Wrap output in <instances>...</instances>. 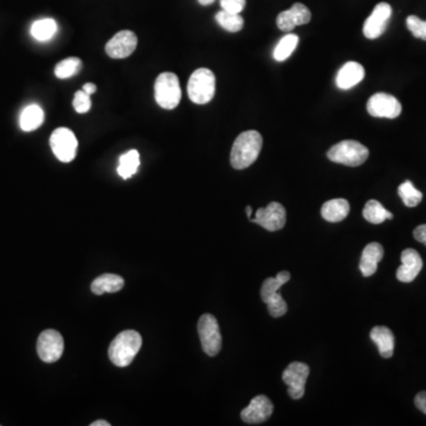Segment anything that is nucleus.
Wrapping results in <instances>:
<instances>
[{
    "mask_svg": "<svg viewBox=\"0 0 426 426\" xmlns=\"http://www.w3.org/2000/svg\"><path fill=\"white\" fill-rule=\"evenodd\" d=\"M372 341L377 345L379 353L380 355L388 359L395 352V336L390 331V328L384 327V326H377L371 331Z\"/></svg>",
    "mask_w": 426,
    "mask_h": 426,
    "instance_id": "19",
    "label": "nucleus"
},
{
    "mask_svg": "<svg viewBox=\"0 0 426 426\" xmlns=\"http://www.w3.org/2000/svg\"><path fill=\"white\" fill-rule=\"evenodd\" d=\"M413 237L416 241L426 245V224L419 225L413 231Z\"/></svg>",
    "mask_w": 426,
    "mask_h": 426,
    "instance_id": "34",
    "label": "nucleus"
},
{
    "mask_svg": "<svg viewBox=\"0 0 426 426\" xmlns=\"http://www.w3.org/2000/svg\"><path fill=\"white\" fill-rule=\"evenodd\" d=\"M64 340L59 331L47 329L40 333L37 341V353L40 360L47 363H56L63 355Z\"/></svg>",
    "mask_w": 426,
    "mask_h": 426,
    "instance_id": "8",
    "label": "nucleus"
},
{
    "mask_svg": "<svg viewBox=\"0 0 426 426\" xmlns=\"http://www.w3.org/2000/svg\"><path fill=\"white\" fill-rule=\"evenodd\" d=\"M423 269L422 257L414 248H407L402 253V265L397 270V278L404 283L416 280Z\"/></svg>",
    "mask_w": 426,
    "mask_h": 426,
    "instance_id": "16",
    "label": "nucleus"
},
{
    "mask_svg": "<svg viewBox=\"0 0 426 426\" xmlns=\"http://www.w3.org/2000/svg\"><path fill=\"white\" fill-rule=\"evenodd\" d=\"M407 25L416 38L426 40V20H422L417 16H410L407 17Z\"/></svg>",
    "mask_w": 426,
    "mask_h": 426,
    "instance_id": "31",
    "label": "nucleus"
},
{
    "mask_svg": "<svg viewBox=\"0 0 426 426\" xmlns=\"http://www.w3.org/2000/svg\"><path fill=\"white\" fill-rule=\"evenodd\" d=\"M44 123V111L40 106L31 104L28 106L20 115V128L24 132H33L40 128Z\"/></svg>",
    "mask_w": 426,
    "mask_h": 426,
    "instance_id": "22",
    "label": "nucleus"
},
{
    "mask_svg": "<svg viewBox=\"0 0 426 426\" xmlns=\"http://www.w3.org/2000/svg\"><path fill=\"white\" fill-rule=\"evenodd\" d=\"M72 106L79 114H86L90 111L91 100L90 95L86 94L83 90H79L74 96Z\"/></svg>",
    "mask_w": 426,
    "mask_h": 426,
    "instance_id": "32",
    "label": "nucleus"
},
{
    "mask_svg": "<svg viewBox=\"0 0 426 426\" xmlns=\"http://www.w3.org/2000/svg\"><path fill=\"white\" fill-rule=\"evenodd\" d=\"M77 146H79L77 139L70 129L61 127L52 132L50 147L59 161H72L76 158Z\"/></svg>",
    "mask_w": 426,
    "mask_h": 426,
    "instance_id": "7",
    "label": "nucleus"
},
{
    "mask_svg": "<svg viewBox=\"0 0 426 426\" xmlns=\"http://www.w3.org/2000/svg\"><path fill=\"white\" fill-rule=\"evenodd\" d=\"M214 1H216V0H198V3L203 5V6H209V5L213 4Z\"/></svg>",
    "mask_w": 426,
    "mask_h": 426,
    "instance_id": "38",
    "label": "nucleus"
},
{
    "mask_svg": "<svg viewBox=\"0 0 426 426\" xmlns=\"http://www.w3.org/2000/svg\"><path fill=\"white\" fill-rule=\"evenodd\" d=\"M216 20L221 25V28L229 32L241 31L244 26V19L238 13H231V12L221 11L216 15Z\"/></svg>",
    "mask_w": 426,
    "mask_h": 426,
    "instance_id": "28",
    "label": "nucleus"
},
{
    "mask_svg": "<svg viewBox=\"0 0 426 426\" xmlns=\"http://www.w3.org/2000/svg\"><path fill=\"white\" fill-rule=\"evenodd\" d=\"M139 166H140V154L138 150H129L120 157V164L118 167V175L127 180L138 172Z\"/></svg>",
    "mask_w": 426,
    "mask_h": 426,
    "instance_id": "23",
    "label": "nucleus"
},
{
    "mask_svg": "<svg viewBox=\"0 0 426 426\" xmlns=\"http://www.w3.org/2000/svg\"><path fill=\"white\" fill-rule=\"evenodd\" d=\"M90 426H111V423L100 419V420H96V422L91 423Z\"/></svg>",
    "mask_w": 426,
    "mask_h": 426,
    "instance_id": "37",
    "label": "nucleus"
},
{
    "mask_svg": "<svg viewBox=\"0 0 426 426\" xmlns=\"http://www.w3.org/2000/svg\"><path fill=\"white\" fill-rule=\"evenodd\" d=\"M289 280H290V272L285 271V270L278 272L276 277H268L262 284V289H260L262 301L265 302L270 296L280 292L281 287L287 283Z\"/></svg>",
    "mask_w": 426,
    "mask_h": 426,
    "instance_id": "25",
    "label": "nucleus"
},
{
    "mask_svg": "<svg viewBox=\"0 0 426 426\" xmlns=\"http://www.w3.org/2000/svg\"><path fill=\"white\" fill-rule=\"evenodd\" d=\"M368 155L370 150H367V147L354 140L339 142L331 147L327 153L328 159L331 161L351 167L363 165L368 159Z\"/></svg>",
    "mask_w": 426,
    "mask_h": 426,
    "instance_id": "5",
    "label": "nucleus"
},
{
    "mask_svg": "<svg viewBox=\"0 0 426 426\" xmlns=\"http://www.w3.org/2000/svg\"><path fill=\"white\" fill-rule=\"evenodd\" d=\"M246 214H248V219H251V216H253V207L251 206H246Z\"/></svg>",
    "mask_w": 426,
    "mask_h": 426,
    "instance_id": "39",
    "label": "nucleus"
},
{
    "mask_svg": "<svg viewBox=\"0 0 426 426\" xmlns=\"http://www.w3.org/2000/svg\"><path fill=\"white\" fill-rule=\"evenodd\" d=\"M414 404L419 410L422 411L423 413L426 414V392H419L418 395L414 398Z\"/></svg>",
    "mask_w": 426,
    "mask_h": 426,
    "instance_id": "35",
    "label": "nucleus"
},
{
    "mask_svg": "<svg viewBox=\"0 0 426 426\" xmlns=\"http://www.w3.org/2000/svg\"><path fill=\"white\" fill-rule=\"evenodd\" d=\"M365 77V69L358 62H347L336 75V86L340 89L347 90L356 86Z\"/></svg>",
    "mask_w": 426,
    "mask_h": 426,
    "instance_id": "17",
    "label": "nucleus"
},
{
    "mask_svg": "<svg viewBox=\"0 0 426 426\" xmlns=\"http://www.w3.org/2000/svg\"><path fill=\"white\" fill-rule=\"evenodd\" d=\"M363 216L367 221L372 224H381L387 219H392L393 214L387 211L378 200H368L363 207Z\"/></svg>",
    "mask_w": 426,
    "mask_h": 426,
    "instance_id": "24",
    "label": "nucleus"
},
{
    "mask_svg": "<svg viewBox=\"0 0 426 426\" xmlns=\"http://www.w3.org/2000/svg\"><path fill=\"white\" fill-rule=\"evenodd\" d=\"M392 16V8L387 3H379L363 24V36L368 40H377L386 31Z\"/></svg>",
    "mask_w": 426,
    "mask_h": 426,
    "instance_id": "12",
    "label": "nucleus"
},
{
    "mask_svg": "<svg viewBox=\"0 0 426 426\" xmlns=\"http://www.w3.org/2000/svg\"><path fill=\"white\" fill-rule=\"evenodd\" d=\"M198 334L201 347L209 356H216L221 349V334L219 324L214 316L204 314L198 321Z\"/></svg>",
    "mask_w": 426,
    "mask_h": 426,
    "instance_id": "6",
    "label": "nucleus"
},
{
    "mask_svg": "<svg viewBox=\"0 0 426 426\" xmlns=\"http://www.w3.org/2000/svg\"><path fill=\"white\" fill-rule=\"evenodd\" d=\"M384 248L383 245L379 243H370L363 248V256L360 260V271L363 276L370 277L374 275L378 270V263L383 260Z\"/></svg>",
    "mask_w": 426,
    "mask_h": 426,
    "instance_id": "18",
    "label": "nucleus"
},
{
    "mask_svg": "<svg viewBox=\"0 0 426 426\" xmlns=\"http://www.w3.org/2000/svg\"><path fill=\"white\" fill-rule=\"evenodd\" d=\"M263 146V138L256 130H246L233 142L230 162L235 170H245L256 161Z\"/></svg>",
    "mask_w": 426,
    "mask_h": 426,
    "instance_id": "1",
    "label": "nucleus"
},
{
    "mask_svg": "<svg viewBox=\"0 0 426 426\" xmlns=\"http://www.w3.org/2000/svg\"><path fill=\"white\" fill-rule=\"evenodd\" d=\"M57 32V23L52 18L40 19L32 24L31 35L40 42H47L52 40Z\"/></svg>",
    "mask_w": 426,
    "mask_h": 426,
    "instance_id": "26",
    "label": "nucleus"
},
{
    "mask_svg": "<svg viewBox=\"0 0 426 426\" xmlns=\"http://www.w3.org/2000/svg\"><path fill=\"white\" fill-rule=\"evenodd\" d=\"M155 101L159 106L172 111L182 101V88L178 76L173 72H162L154 84Z\"/></svg>",
    "mask_w": 426,
    "mask_h": 426,
    "instance_id": "4",
    "label": "nucleus"
},
{
    "mask_svg": "<svg viewBox=\"0 0 426 426\" xmlns=\"http://www.w3.org/2000/svg\"><path fill=\"white\" fill-rule=\"evenodd\" d=\"M216 93V77L210 69L200 68L194 71L189 77L187 94L196 104H206L211 102Z\"/></svg>",
    "mask_w": 426,
    "mask_h": 426,
    "instance_id": "3",
    "label": "nucleus"
},
{
    "mask_svg": "<svg viewBox=\"0 0 426 426\" xmlns=\"http://www.w3.org/2000/svg\"><path fill=\"white\" fill-rule=\"evenodd\" d=\"M398 194L407 207H416L423 199L422 192L416 189L410 180H407L402 182V185H399Z\"/></svg>",
    "mask_w": 426,
    "mask_h": 426,
    "instance_id": "29",
    "label": "nucleus"
},
{
    "mask_svg": "<svg viewBox=\"0 0 426 426\" xmlns=\"http://www.w3.org/2000/svg\"><path fill=\"white\" fill-rule=\"evenodd\" d=\"M367 111L373 118H395L402 114V104L392 95L377 93L368 100Z\"/></svg>",
    "mask_w": 426,
    "mask_h": 426,
    "instance_id": "11",
    "label": "nucleus"
},
{
    "mask_svg": "<svg viewBox=\"0 0 426 426\" xmlns=\"http://www.w3.org/2000/svg\"><path fill=\"white\" fill-rule=\"evenodd\" d=\"M274 412V405L271 400L267 395H256L242 411L241 417L243 422L246 424H260L270 418Z\"/></svg>",
    "mask_w": 426,
    "mask_h": 426,
    "instance_id": "14",
    "label": "nucleus"
},
{
    "mask_svg": "<svg viewBox=\"0 0 426 426\" xmlns=\"http://www.w3.org/2000/svg\"><path fill=\"white\" fill-rule=\"evenodd\" d=\"M349 211H351L349 203L346 199L339 198L326 201L321 209V216L324 221L329 223H339L347 217Z\"/></svg>",
    "mask_w": 426,
    "mask_h": 426,
    "instance_id": "20",
    "label": "nucleus"
},
{
    "mask_svg": "<svg viewBox=\"0 0 426 426\" xmlns=\"http://www.w3.org/2000/svg\"><path fill=\"white\" fill-rule=\"evenodd\" d=\"M312 19V13L306 5L296 3L287 11L281 12L277 16V26L281 31H292L296 26L306 25Z\"/></svg>",
    "mask_w": 426,
    "mask_h": 426,
    "instance_id": "15",
    "label": "nucleus"
},
{
    "mask_svg": "<svg viewBox=\"0 0 426 426\" xmlns=\"http://www.w3.org/2000/svg\"><path fill=\"white\" fill-rule=\"evenodd\" d=\"M125 280L115 274H104L95 278L91 283V292L95 295H103L104 292H118L123 288Z\"/></svg>",
    "mask_w": 426,
    "mask_h": 426,
    "instance_id": "21",
    "label": "nucleus"
},
{
    "mask_svg": "<svg viewBox=\"0 0 426 426\" xmlns=\"http://www.w3.org/2000/svg\"><path fill=\"white\" fill-rule=\"evenodd\" d=\"M309 367L303 363H292L289 365L283 373L282 379L284 384L288 385V395L290 398H303L304 390H306V383H307L308 375H309Z\"/></svg>",
    "mask_w": 426,
    "mask_h": 426,
    "instance_id": "9",
    "label": "nucleus"
},
{
    "mask_svg": "<svg viewBox=\"0 0 426 426\" xmlns=\"http://www.w3.org/2000/svg\"><path fill=\"white\" fill-rule=\"evenodd\" d=\"M81 68H82V62L77 57L63 59L55 67L56 77H58L59 79H69L79 74Z\"/></svg>",
    "mask_w": 426,
    "mask_h": 426,
    "instance_id": "30",
    "label": "nucleus"
},
{
    "mask_svg": "<svg viewBox=\"0 0 426 426\" xmlns=\"http://www.w3.org/2000/svg\"><path fill=\"white\" fill-rule=\"evenodd\" d=\"M138 45V37L129 30L118 31L106 44V55L114 59L127 58L135 52Z\"/></svg>",
    "mask_w": 426,
    "mask_h": 426,
    "instance_id": "13",
    "label": "nucleus"
},
{
    "mask_svg": "<svg viewBox=\"0 0 426 426\" xmlns=\"http://www.w3.org/2000/svg\"><path fill=\"white\" fill-rule=\"evenodd\" d=\"M250 221L262 226L270 232L283 229L287 221V212L284 206L277 201H272L267 207L257 210L256 216Z\"/></svg>",
    "mask_w": 426,
    "mask_h": 426,
    "instance_id": "10",
    "label": "nucleus"
},
{
    "mask_svg": "<svg viewBox=\"0 0 426 426\" xmlns=\"http://www.w3.org/2000/svg\"><path fill=\"white\" fill-rule=\"evenodd\" d=\"M246 5V0H221V6L224 11L241 13Z\"/></svg>",
    "mask_w": 426,
    "mask_h": 426,
    "instance_id": "33",
    "label": "nucleus"
},
{
    "mask_svg": "<svg viewBox=\"0 0 426 426\" xmlns=\"http://www.w3.org/2000/svg\"><path fill=\"white\" fill-rule=\"evenodd\" d=\"M297 44H299V36L295 35V33H288V35L284 36L283 38H281L280 42L275 47V50H274V58L278 62H283L292 56V52L297 47Z\"/></svg>",
    "mask_w": 426,
    "mask_h": 426,
    "instance_id": "27",
    "label": "nucleus"
},
{
    "mask_svg": "<svg viewBox=\"0 0 426 426\" xmlns=\"http://www.w3.org/2000/svg\"><path fill=\"white\" fill-rule=\"evenodd\" d=\"M142 338L138 331H121L113 341H111L108 355L109 359L115 366L127 367L133 363L139 351L141 349Z\"/></svg>",
    "mask_w": 426,
    "mask_h": 426,
    "instance_id": "2",
    "label": "nucleus"
},
{
    "mask_svg": "<svg viewBox=\"0 0 426 426\" xmlns=\"http://www.w3.org/2000/svg\"><path fill=\"white\" fill-rule=\"evenodd\" d=\"M82 90L88 95L95 94L96 93V86H95L94 83H87V84L83 86Z\"/></svg>",
    "mask_w": 426,
    "mask_h": 426,
    "instance_id": "36",
    "label": "nucleus"
}]
</instances>
